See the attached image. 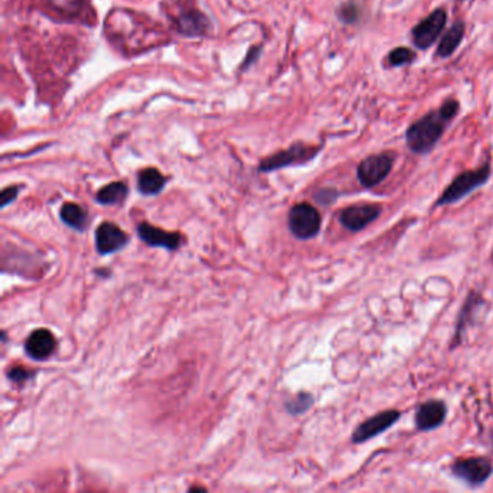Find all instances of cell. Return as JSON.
<instances>
[{
    "instance_id": "cell-7",
    "label": "cell",
    "mask_w": 493,
    "mask_h": 493,
    "mask_svg": "<svg viewBox=\"0 0 493 493\" xmlns=\"http://www.w3.org/2000/svg\"><path fill=\"white\" fill-rule=\"evenodd\" d=\"M401 417V412L391 410V411H384L380 412L372 418H369L368 421L362 422L359 427L356 429V431L353 433V441L354 443H363L368 441L376 436H379L380 433H384L385 430H388L389 427L395 424V421Z\"/></svg>"
},
{
    "instance_id": "cell-16",
    "label": "cell",
    "mask_w": 493,
    "mask_h": 493,
    "mask_svg": "<svg viewBox=\"0 0 493 493\" xmlns=\"http://www.w3.org/2000/svg\"><path fill=\"white\" fill-rule=\"evenodd\" d=\"M61 220L69 224L70 228L76 230H84L87 224V213L83 207L76 203H65L61 207Z\"/></svg>"
},
{
    "instance_id": "cell-19",
    "label": "cell",
    "mask_w": 493,
    "mask_h": 493,
    "mask_svg": "<svg viewBox=\"0 0 493 493\" xmlns=\"http://www.w3.org/2000/svg\"><path fill=\"white\" fill-rule=\"evenodd\" d=\"M414 53L405 47H399L396 50H394L391 54H389V64L391 65H403V64H408L412 61L414 58Z\"/></svg>"
},
{
    "instance_id": "cell-12",
    "label": "cell",
    "mask_w": 493,
    "mask_h": 493,
    "mask_svg": "<svg viewBox=\"0 0 493 493\" xmlns=\"http://www.w3.org/2000/svg\"><path fill=\"white\" fill-rule=\"evenodd\" d=\"M27 353L35 361H43L55 349V338L47 328L35 330L27 340Z\"/></svg>"
},
{
    "instance_id": "cell-18",
    "label": "cell",
    "mask_w": 493,
    "mask_h": 493,
    "mask_svg": "<svg viewBox=\"0 0 493 493\" xmlns=\"http://www.w3.org/2000/svg\"><path fill=\"white\" fill-rule=\"evenodd\" d=\"M204 18L201 16L198 12H190L188 15H184L183 19L179 20V31L183 34L194 35L203 32L204 29Z\"/></svg>"
},
{
    "instance_id": "cell-6",
    "label": "cell",
    "mask_w": 493,
    "mask_h": 493,
    "mask_svg": "<svg viewBox=\"0 0 493 493\" xmlns=\"http://www.w3.org/2000/svg\"><path fill=\"white\" fill-rule=\"evenodd\" d=\"M453 473L470 486H479L492 475V464L482 457L466 459L453 466Z\"/></svg>"
},
{
    "instance_id": "cell-5",
    "label": "cell",
    "mask_w": 493,
    "mask_h": 493,
    "mask_svg": "<svg viewBox=\"0 0 493 493\" xmlns=\"http://www.w3.org/2000/svg\"><path fill=\"white\" fill-rule=\"evenodd\" d=\"M447 22V13L443 9H437L430 13L424 20L414 28L412 39L414 43L421 50H427L434 43V41L441 35Z\"/></svg>"
},
{
    "instance_id": "cell-17",
    "label": "cell",
    "mask_w": 493,
    "mask_h": 493,
    "mask_svg": "<svg viewBox=\"0 0 493 493\" xmlns=\"http://www.w3.org/2000/svg\"><path fill=\"white\" fill-rule=\"evenodd\" d=\"M127 195V187L123 183H111L106 187H103L97 193V201L102 204H118Z\"/></svg>"
},
{
    "instance_id": "cell-3",
    "label": "cell",
    "mask_w": 493,
    "mask_h": 493,
    "mask_svg": "<svg viewBox=\"0 0 493 493\" xmlns=\"http://www.w3.org/2000/svg\"><path fill=\"white\" fill-rule=\"evenodd\" d=\"M288 224L291 232L298 239H311L320 230L321 216L316 207L301 203L291 209Z\"/></svg>"
},
{
    "instance_id": "cell-22",
    "label": "cell",
    "mask_w": 493,
    "mask_h": 493,
    "mask_svg": "<svg viewBox=\"0 0 493 493\" xmlns=\"http://www.w3.org/2000/svg\"><path fill=\"white\" fill-rule=\"evenodd\" d=\"M18 195V188L16 187H11V188H6L4 190L2 193V206H8L12 200H15Z\"/></svg>"
},
{
    "instance_id": "cell-2",
    "label": "cell",
    "mask_w": 493,
    "mask_h": 493,
    "mask_svg": "<svg viewBox=\"0 0 493 493\" xmlns=\"http://www.w3.org/2000/svg\"><path fill=\"white\" fill-rule=\"evenodd\" d=\"M489 175H490V168L487 165L476 171L463 172L443 193V195L438 200V206L452 204L454 201L461 200L464 195H467L468 193H472L473 190L485 184L487 181Z\"/></svg>"
},
{
    "instance_id": "cell-13",
    "label": "cell",
    "mask_w": 493,
    "mask_h": 493,
    "mask_svg": "<svg viewBox=\"0 0 493 493\" xmlns=\"http://www.w3.org/2000/svg\"><path fill=\"white\" fill-rule=\"evenodd\" d=\"M444 418H445L444 403L440 401H430V402H425L424 405L418 408L415 415V422L419 430L429 431L441 425Z\"/></svg>"
},
{
    "instance_id": "cell-20",
    "label": "cell",
    "mask_w": 493,
    "mask_h": 493,
    "mask_svg": "<svg viewBox=\"0 0 493 493\" xmlns=\"http://www.w3.org/2000/svg\"><path fill=\"white\" fill-rule=\"evenodd\" d=\"M311 402H312V399L310 395H300L296 401L288 403V410L293 414H300L311 405Z\"/></svg>"
},
{
    "instance_id": "cell-11",
    "label": "cell",
    "mask_w": 493,
    "mask_h": 493,
    "mask_svg": "<svg viewBox=\"0 0 493 493\" xmlns=\"http://www.w3.org/2000/svg\"><path fill=\"white\" fill-rule=\"evenodd\" d=\"M138 233L145 243L151 246H160V248H167L169 251H175L179 246V243H181V236L178 233L161 230L156 226H152L149 223L139 224Z\"/></svg>"
},
{
    "instance_id": "cell-15",
    "label": "cell",
    "mask_w": 493,
    "mask_h": 493,
    "mask_svg": "<svg viewBox=\"0 0 493 493\" xmlns=\"http://www.w3.org/2000/svg\"><path fill=\"white\" fill-rule=\"evenodd\" d=\"M464 36L463 24H454L450 29L445 32L440 45H438V55L440 57H450L460 45Z\"/></svg>"
},
{
    "instance_id": "cell-4",
    "label": "cell",
    "mask_w": 493,
    "mask_h": 493,
    "mask_svg": "<svg viewBox=\"0 0 493 493\" xmlns=\"http://www.w3.org/2000/svg\"><path fill=\"white\" fill-rule=\"evenodd\" d=\"M394 165V158L388 153L372 155L361 162L357 168V176L362 186L370 188L382 183Z\"/></svg>"
},
{
    "instance_id": "cell-9",
    "label": "cell",
    "mask_w": 493,
    "mask_h": 493,
    "mask_svg": "<svg viewBox=\"0 0 493 493\" xmlns=\"http://www.w3.org/2000/svg\"><path fill=\"white\" fill-rule=\"evenodd\" d=\"M380 214V207L376 204H361L347 207L340 214V221L349 230L357 232L365 229L368 224L377 218Z\"/></svg>"
},
{
    "instance_id": "cell-8",
    "label": "cell",
    "mask_w": 493,
    "mask_h": 493,
    "mask_svg": "<svg viewBox=\"0 0 493 493\" xmlns=\"http://www.w3.org/2000/svg\"><path fill=\"white\" fill-rule=\"evenodd\" d=\"M126 243H127L126 233L119 226H116V224L106 221V223H102L97 228L96 248L99 254L102 255L113 254L122 249Z\"/></svg>"
},
{
    "instance_id": "cell-10",
    "label": "cell",
    "mask_w": 493,
    "mask_h": 493,
    "mask_svg": "<svg viewBox=\"0 0 493 493\" xmlns=\"http://www.w3.org/2000/svg\"><path fill=\"white\" fill-rule=\"evenodd\" d=\"M316 151L317 149H314V148L297 145L294 148H291L289 151L281 152V153L272 156V158H269L268 161H265L261 165V171H272V169L282 168V167L296 164V162H305V161L311 160L314 155H316Z\"/></svg>"
},
{
    "instance_id": "cell-23",
    "label": "cell",
    "mask_w": 493,
    "mask_h": 493,
    "mask_svg": "<svg viewBox=\"0 0 493 493\" xmlns=\"http://www.w3.org/2000/svg\"><path fill=\"white\" fill-rule=\"evenodd\" d=\"M342 16H343L345 20L353 22V20L356 19V16H357V11H356L354 5H347V6H345V8L342 9Z\"/></svg>"
},
{
    "instance_id": "cell-14",
    "label": "cell",
    "mask_w": 493,
    "mask_h": 493,
    "mask_svg": "<svg viewBox=\"0 0 493 493\" xmlns=\"http://www.w3.org/2000/svg\"><path fill=\"white\" fill-rule=\"evenodd\" d=\"M167 183L165 176L155 168H146L139 174L138 178V187L142 194L145 195H152L158 194Z\"/></svg>"
},
{
    "instance_id": "cell-1",
    "label": "cell",
    "mask_w": 493,
    "mask_h": 493,
    "mask_svg": "<svg viewBox=\"0 0 493 493\" xmlns=\"http://www.w3.org/2000/svg\"><path fill=\"white\" fill-rule=\"evenodd\" d=\"M457 110L459 103L454 100H448L443 104L438 111L424 116L422 119L411 125L407 132L408 146L417 153L429 152L441 138L445 122L453 119L457 113Z\"/></svg>"
},
{
    "instance_id": "cell-21",
    "label": "cell",
    "mask_w": 493,
    "mask_h": 493,
    "mask_svg": "<svg viewBox=\"0 0 493 493\" xmlns=\"http://www.w3.org/2000/svg\"><path fill=\"white\" fill-rule=\"evenodd\" d=\"M31 372L25 370V369H22V368H15L9 372V377L12 380H15V382H24V380L29 379L31 377Z\"/></svg>"
}]
</instances>
